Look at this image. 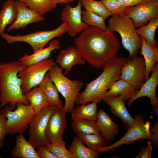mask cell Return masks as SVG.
Segmentation results:
<instances>
[{
  "label": "cell",
  "instance_id": "cell-32",
  "mask_svg": "<svg viewBox=\"0 0 158 158\" xmlns=\"http://www.w3.org/2000/svg\"><path fill=\"white\" fill-rule=\"evenodd\" d=\"M29 8L41 16L50 12L56 6L52 0H18Z\"/></svg>",
  "mask_w": 158,
  "mask_h": 158
},
{
  "label": "cell",
  "instance_id": "cell-43",
  "mask_svg": "<svg viewBox=\"0 0 158 158\" xmlns=\"http://www.w3.org/2000/svg\"><path fill=\"white\" fill-rule=\"evenodd\" d=\"M1 158V157L0 156V158Z\"/></svg>",
  "mask_w": 158,
  "mask_h": 158
},
{
  "label": "cell",
  "instance_id": "cell-18",
  "mask_svg": "<svg viewBox=\"0 0 158 158\" xmlns=\"http://www.w3.org/2000/svg\"><path fill=\"white\" fill-rule=\"evenodd\" d=\"M103 100L109 107L111 112L119 118L127 128L133 123L134 118L128 111L125 104V97L121 95L105 97Z\"/></svg>",
  "mask_w": 158,
  "mask_h": 158
},
{
  "label": "cell",
  "instance_id": "cell-2",
  "mask_svg": "<svg viewBox=\"0 0 158 158\" xmlns=\"http://www.w3.org/2000/svg\"><path fill=\"white\" fill-rule=\"evenodd\" d=\"M127 59L117 57L107 61L100 75L87 83L85 90L79 93L75 104H85L90 102L98 103L103 100L111 85L119 79L122 67Z\"/></svg>",
  "mask_w": 158,
  "mask_h": 158
},
{
  "label": "cell",
  "instance_id": "cell-24",
  "mask_svg": "<svg viewBox=\"0 0 158 158\" xmlns=\"http://www.w3.org/2000/svg\"><path fill=\"white\" fill-rule=\"evenodd\" d=\"M32 109L36 114L51 103L38 86L25 95Z\"/></svg>",
  "mask_w": 158,
  "mask_h": 158
},
{
  "label": "cell",
  "instance_id": "cell-9",
  "mask_svg": "<svg viewBox=\"0 0 158 158\" xmlns=\"http://www.w3.org/2000/svg\"><path fill=\"white\" fill-rule=\"evenodd\" d=\"M56 63L47 59L29 65L19 72L18 77L22 80L21 88L25 95L34 87L39 85L46 74Z\"/></svg>",
  "mask_w": 158,
  "mask_h": 158
},
{
  "label": "cell",
  "instance_id": "cell-14",
  "mask_svg": "<svg viewBox=\"0 0 158 158\" xmlns=\"http://www.w3.org/2000/svg\"><path fill=\"white\" fill-rule=\"evenodd\" d=\"M82 7L81 3L79 0L77 5L74 7H72L69 4H66L61 13L60 20L62 23L68 24L69 26L67 32L73 38L75 37L78 34L80 33L89 26L82 21Z\"/></svg>",
  "mask_w": 158,
  "mask_h": 158
},
{
  "label": "cell",
  "instance_id": "cell-38",
  "mask_svg": "<svg viewBox=\"0 0 158 158\" xmlns=\"http://www.w3.org/2000/svg\"><path fill=\"white\" fill-rule=\"evenodd\" d=\"M155 148L158 146V117L150 130V138L149 139Z\"/></svg>",
  "mask_w": 158,
  "mask_h": 158
},
{
  "label": "cell",
  "instance_id": "cell-1",
  "mask_svg": "<svg viewBox=\"0 0 158 158\" xmlns=\"http://www.w3.org/2000/svg\"><path fill=\"white\" fill-rule=\"evenodd\" d=\"M74 43L79 54L96 68L103 67L107 61L117 57L121 48L114 32L91 26L81 32Z\"/></svg>",
  "mask_w": 158,
  "mask_h": 158
},
{
  "label": "cell",
  "instance_id": "cell-30",
  "mask_svg": "<svg viewBox=\"0 0 158 158\" xmlns=\"http://www.w3.org/2000/svg\"><path fill=\"white\" fill-rule=\"evenodd\" d=\"M76 136L92 150L98 152V149L104 146L107 141L101 133L98 134H88L78 132Z\"/></svg>",
  "mask_w": 158,
  "mask_h": 158
},
{
  "label": "cell",
  "instance_id": "cell-36",
  "mask_svg": "<svg viewBox=\"0 0 158 158\" xmlns=\"http://www.w3.org/2000/svg\"><path fill=\"white\" fill-rule=\"evenodd\" d=\"M100 1L112 15L124 14L130 7L123 6L117 0H100Z\"/></svg>",
  "mask_w": 158,
  "mask_h": 158
},
{
  "label": "cell",
  "instance_id": "cell-13",
  "mask_svg": "<svg viewBox=\"0 0 158 158\" xmlns=\"http://www.w3.org/2000/svg\"><path fill=\"white\" fill-rule=\"evenodd\" d=\"M66 113L63 107H55L49 118L45 130V136L48 142L63 140L67 125Z\"/></svg>",
  "mask_w": 158,
  "mask_h": 158
},
{
  "label": "cell",
  "instance_id": "cell-10",
  "mask_svg": "<svg viewBox=\"0 0 158 158\" xmlns=\"http://www.w3.org/2000/svg\"><path fill=\"white\" fill-rule=\"evenodd\" d=\"M55 108L51 105L45 107L36 114L29 125L28 141L35 149L49 143L46 139L45 132L49 118Z\"/></svg>",
  "mask_w": 158,
  "mask_h": 158
},
{
  "label": "cell",
  "instance_id": "cell-27",
  "mask_svg": "<svg viewBox=\"0 0 158 158\" xmlns=\"http://www.w3.org/2000/svg\"><path fill=\"white\" fill-rule=\"evenodd\" d=\"M97 104L92 102L87 104L78 105L71 113V120L84 119L96 121L98 113Z\"/></svg>",
  "mask_w": 158,
  "mask_h": 158
},
{
  "label": "cell",
  "instance_id": "cell-41",
  "mask_svg": "<svg viewBox=\"0 0 158 158\" xmlns=\"http://www.w3.org/2000/svg\"><path fill=\"white\" fill-rule=\"evenodd\" d=\"M123 6L127 7L136 6L148 0H117Z\"/></svg>",
  "mask_w": 158,
  "mask_h": 158
},
{
  "label": "cell",
  "instance_id": "cell-22",
  "mask_svg": "<svg viewBox=\"0 0 158 158\" xmlns=\"http://www.w3.org/2000/svg\"><path fill=\"white\" fill-rule=\"evenodd\" d=\"M142 45L140 54L143 56L145 60L146 71L145 81L149 78L150 72H152L154 66L158 63V48L157 45L150 46L146 42L145 39L140 36Z\"/></svg>",
  "mask_w": 158,
  "mask_h": 158
},
{
  "label": "cell",
  "instance_id": "cell-5",
  "mask_svg": "<svg viewBox=\"0 0 158 158\" xmlns=\"http://www.w3.org/2000/svg\"><path fill=\"white\" fill-rule=\"evenodd\" d=\"M63 70L56 63L47 73L59 92L65 99V104L63 107L65 112L71 113L74 108L76 99L83 83L81 80L69 79L63 73Z\"/></svg>",
  "mask_w": 158,
  "mask_h": 158
},
{
  "label": "cell",
  "instance_id": "cell-12",
  "mask_svg": "<svg viewBox=\"0 0 158 158\" xmlns=\"http://www.w3.org/2000/svg\"><path fill=\"white\" fill-rule=\"evenodd\" d=\"M139 28L150 20L158 18V0H148L134 6L130 7L124 13Z\"/></svg>",
  "mask_w": 158,
  "mask_h": 158
},
{
  "label": "cell",
  "instance_id": "cell-40",
  "mask_svg": "<svg viewBox=\"0 0 158 158\" xmlns=\"http://www.w3.org/2000/svg\"><path fill=\"white\" fill-rule=\"evenodd\" d=\"M36 151L40 158H58L47 148L46 145L39 147Z\"/></svg>",
  "mask_w": 158,
  "mask_h": 158
},
{
  "label": "cell",
  "instance_id": "cell-39",
  "mask_svg": "<svg viewBox=\"0 0 158 158\" xmlns=\"http://www.w3.org/2000/svg\"><path fill=\"white\" fill-rule=\"evenodd\" d=\"M147 146L141 149L139 154L135 158H150L152 151V145L149 140L147 142Z\"/></svg>",
  "mask_w": 158,
  "mask_h": 158
},
{
  "label": "cell",
  "instance_id": "cell-28",
  "mask_svg": "<svg viewBox=\"0 0 158 158\" xmlns=\"http://www.w3.org/2000/svg\"><path fill=\"white\" fill-rule=\"evenodd\" d=\"M68 150L73 158H96L99 153L86 147L76 136H74Z\"/></svg>",
  "mask_w": 158,
  "mask_h": 158
},
{
  "label": "cell",
  "instance_id": "cell-25",
  "mask_svg": "<svg viewBox=\"0 0 158 158\" xmlns=\"http://www.w3.org/2000/svg\"><path fill=\"white\" fill-rule=\"evenodd\" d=\"M17 13L15 0H6L4 3L0 11V36L4 32L6 26L15 21Z\"/></svg>",
  "mask_w": 158,
  "mask_h": 158
},
{
  "label": "cell",
  "instance_id": "cell-37",
  "mask_svg": "<svg viewBox=\"0 0 158 158\" xmlns=\"http://www.w3.org/2000/svg\"><path fill=\"white\" fill-rule=\"evenodd\" d=\"M7 118L0 111V149L4 145L6 135Z\"/></svg>",
  "mask_w": 158,
  "mask_h": 158
},
{
  "label": "cell",
  "instance_id": "cell-15",
  "mask_svg": "<svg viewBox=\"0 0 158 158\" xmlns=\"http://www.w3.org/2000/svg\"><path fill=\"white\" fill-rule=\"evenodd\" d=\"M18 13L14 22L6 30L10 32L13 30H18L25 28L28 25L43 21L45 18L30 9L24 3L18 0L15 1Z\"/></svg>",
  "mask_w": 158,
  "mask_h": 158
},
{
  "label": "cell",
  "instance_id": "cell-33",
  "mask_svg": "<svg viewBox=\"0 0 158 158\" xmlns=\"http://www.w3.org/2000/svg\"><path fill=\"white\" fill-rule=\"evenodd\" d=\"M81 18L83 22L89 26L99 28L104 31L107 30L105 23L106 18L89 11H82Z\"/></svg>",
  "mask_w": 158,
  "mask_h": 158
},
{
  "label": "cell",
  "instance_id": "cell-26",
  "mask_svg": "<svg viewBox=\"0 0 158 158\" xmlns=\"http://www.w3.org/2000/svg\"><path fill=\"white\" fill-rule=\"evenodd\" d=\"M38 86L50 100L51 105L55 107H63V103L59 96V91L47 72Z\"/></svg>",
  "mask_w": 158,
  "mask_h": 158
},
{
  "label": "cell",
  "instance_id": "cell-6",
  "mask_svg": "<svg viewBox=\"0 0 158 158\" xmlns=\"http://www.w3.org/2000/svg\"><path fill=\"white\" fill-rule=\"evenodd\" d=\"M67 23H62L56 28L51 30H43L35 32L27 35L13 36L4 32L1 37L8 44L18 42L28 43L35 52L44 47L45 45L55 37H60L67 32L69 28Z\"/></svg>",
  "mask_w": 158,
  "mask_h": 158
},
{
  "label": "cell",
  "instance_id": "cell-3",
  "mask_svg": "<svg viewBox=\"0 0 158 158\" xmlns=\"http://www.w3.org/2000/svg\"><path fill=\"white\" fill-rule=\"evenodd\" d=\"M26 66L20 61L12 60L0 63V107L8 105L14 110L19 103L29 104L21 88L22 80L18 76Z\"/></svg>",
  "mask_w": 158,
  "mask_h": 158
},
{
  "label": "cell",
  "instance_id": "cell-31",
  "mask_svg": "<svg viewBox=\"0 0 158 158\" xmlns=\"http://www.w3.org/2000/svg\"><path fill=\"white\" fill-rule=\"evenodd\" d=\"M71 125L74 133L78 132L88 134H98L100 131L96 121L84 119L72 120Z\"/></svg>",
  "mask_w": 158,
  "mask_h": 158
},
{
  "label": "cell",
  "instance_id": "cell-20",
  "mask_svg": "<svg viewBox=\"0 0 158 158\" xmlns=\"http://www.w3.org/2000/svg\"><path fill=\"white\" fill-rule=\"evenodd\" d=\"M60 47L59 41L57 40H52L50 41L47 47H44L30 55L25 54L18 60L24 66H27L48 59L51 57L53 51L59 50Z\"/></svg>",
  "mask_w": 158,
  "mask_h": 158
},
{
  "label": "cell",
  "instance_id": "cell-34",
  "mask_svg": "<svg viewBox=\"0 0 158 158\" xmlns=\"http://www.w3.org/2000/svg\"><path fill=\"white\" fill-rule=\"evenodd\" d=\"M79 0L81 3L82 7L84 8L85 10L92 12L106 19L112 15L100 1Z\"/></svg>",
  "mask_w": 158,
  "mask_h": 158
},
{
  "label": "cell",
  "instance_id": "cell-8",
  "mask_svg": "<svg viewBox=\"0 0 158 158\" xmlns=\"http://www.w3.org/2000/svg\"><path fill=\"white\" fill-rule=\"evenodd\" d=\"M150 122L145 121L141 115H136L133 123L127 128L124 135L118 141L111 145L104 146L99 148L98 153L113 151L124 144L129 145L136 140L150 138Z\"/></svg>",
  "mask_w": 158,
  "mask_h": 158
},
{
  "label": "cell",
  "instance_id": "cell-29",
  "mask_svg": "<svg viewBox=\"0 0 158 158\" xmlns=\"http://www.w3.org/2000/svg\"><path fill=\"white\" fill-rule=\"evenodd\" d=\"M147 25H143L136 29L138 35L143 37L147 43L150 46L157 45L155 39V30L158 26V18L150 20Z\"/></svg>",
  "mask_w": 158,
  "mask_h": 158
},
{
  "label": "cell",
  "instance_id": "cell-11",
  "mask_svg": "<svg viewBox=\"0 0 158 158\" xmlns=\"http://www.w3.org/2000/svg\"><path fill=\"white\" fill-rule=\"evenodd\" d=\"M146 66L144 58L135 55L127 59L121 68L119 79L126 81L139 90L145 81Z\"/></svg>",
  "mask_w": 158,
  "mask_h": 158
},
{
  "label": "cell",
  "instance_id": "cell-4",
  "mask_svg": "<svg viewBox=\"0 0 158 158\" xmlns=\"http://www.w3.org/2000/svg\"><path fill=\"white\" fill-rule=\"evenodd\" d=\"M108 30L120 35L124 48L129 52L128 58H132L141 49L142 41L136 33V28L132 20L124 14L112 15L109 19Z\"/></svg>",
  "mask_w": 158,
  "mask_h": 158
},
{
  "label": "cell",
  "instance_id": "cell-42",
  "mask_svg": "<svg viewBox=\"0 0 158 158\" xmlns=\"http://www.w3.org/2000/svg\"><path fill=\"white\" fill-rule=\"evenodd\" d=\"M75 0H52V2L56 4H69L71 2L75 1Z\"/></svg>",
  "mask_w": 158,
  "mask_h": 158
},
{
  "label": "cell",
  "instance_id": "cell-7",
  "mask_svg": "<svg viewBox=\"0 0 158 158\" xmlns=\"http://www.w3.org/2000/svg\"><path fill=\"white\" fill-rule=\"evenodd\" d=\"M0 111L7 118V135L23 134L36 115L29 104L22 103L17 104L14 110L7 105Z\"/></svg>",
  "mask_w": 158,
  "mask_h": 158
},
{
  "label": "cell",
  "instance_id": "cell-16",
  "mask_svg": "<svg viewBox=\"0 0 158 158\" xmlns=\"http://www.w3.org/2000/svg\"><path fill=\"white\" fill-rule=\"evenodd\" d=\"M152 74L148 80L142 85L135 95L129 99L128 106H130L136 99L143 97H149L150 100V105L153 108H158V100L156 94V89L158 84V63L154 66Z\"/></svg>",
  "mask_w": 158,
  "mask_h": 158
},
{
  "label": "cell",
  "instance_id": "cell-17",
  "mask_svg": "<svg viewBox=\"0 0 158 158\" xmlns=\"http://www.w3.org/2000/svg\"><path fill=\"white\" fill-rule=\"evenodd\" d=\"M85 61L79 54L75 46L63 49L58 55L55 63L64 70L63 74L67 75L75 65H83Z\"/></svg>",
  "mask_w": 158,
  "mask_h": 158
},
{
  "label": "cell",
  "instance_id": "cell-21",
  "mask_svg": "<svg viewBox=\"0 0 158 158\" xmlns=\"http://www.w3.org/2000/svg\"><path fill=\"white\" fill-rule=\"evenodd\" d=\"M32 144L23 134H19L16 139V145L11 152L13 158H40Z\"/></svg>",
  "mask_w": 158,
  "mask_h": 158
},
{
  "label": "cell",
  "instance_id": "cell-19",
  "mask_svg": "<svg viewBox=\"0 0 158 158\" xmlns=\"http://www.w3.org/2000/svg\"><path fill=\"white\" fill-rule=\"evenodd\" d=\"M96 122L101 133L107 142L109 143L113 141L119 131L118 125L102 109L98 111Z\"/></svg>",
  "mask_w": 158,
  "mask_h": 158
},
{
  "label": "cell",
  "instance_id": "cell-23",
  "mask_svg": "<svg viewBox=\"0 0 158 158\" xmlns=\"http://www.w3.org/2000/svg\"><path fill=\"white\" fill-rule=\"evenodd\" d=\"M138 90L126 81L119 79L111 85L106 93L105 97H112L121 95L125 97L126 101L133 98Z\"/></svg>",
  "mask_w": 158,
  "mask_h": 158
},
{
  "label": "cell",
  "instance_id": "cell-35",
  "mask_svg": "<svg viewBox=\"0 0 158 158\" xmlns=\"http://www.w3.org/2000/svg\"><path fill=\"white\" fill-rule=\"evenodd\" d=\"M46 146L58 158H73L66 149L65 142L63 140L56 142L49 143Z\"/></svg>",
  "mask_w": 158,
  "mask_h": 158
}]
</instances>
